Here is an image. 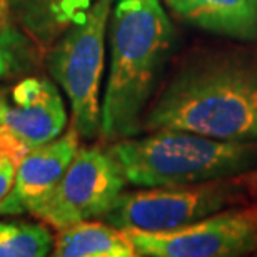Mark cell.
Here are the masks:
<instances>
[{"mask_svg": "<svg viewBox=\"0 0 257 257\" xmlns=\"http://www.w3.org/2000/svg\"><path fill=\"white\" fill-rule=\"evenodd\" d=\"M142 128L257 142V57L220 52L182 65L146 112Z\"/></svg>", "mask_w": 257, "mask_h": 257, "instance_id": "6da1fadb", "label": "cell"}, {"mask_svg": "<svg viewBox=\"0 0 257 257\" xmlns=\"http://www.w3.org/2000/svg\"><path fill=\"white\" fill-rule=\"evenodd\" d=\"M176 29L162 0H114L110 67L100 109V136L109 142L142 131L149 100L172 57Z\"/></svg>", "mask_w": 257, "mask_h": 257, "instance_id": "7a4b0ae2", "label": "cell"}, {"mask_svg": "<svg viewBox=\"0 0 257 257\" xmlns=\"http://www.w3.org/2000/svg\"><path fill=\"white\" fill-rule=\"evenodd\" d=\"M109 151L119 161L127 182L139 187L232 179L257 167V142L220 141L179 128L120 139Z\"/></svg>", "mask_w": 257, "mask_h": 257, "instance_id": "3957f363", "label": "cell"}, {"mask_svg": "<svg viewBox=\"0 0 257 257\" xmlns=\"http://www.w3.org/2000/svg\"><path fill=\"white\" fill-rule=\"evenodd\" d=\"M112 2L97 0L55 40L47 55L50 75L70 102L72 127L84 139L100 134V82Z\"/></svg>", "mask_w": 257, "mask_h": 257, "instance_id": "277c9868", "label": "cell"}, {"mask_svg": "<svg viewBox=\"0 0 257 257\" xmlns=\"http://www.w3.org/2000/svg\"><path fill=\"white\" fill-rule=\"evenodd\" d=\"M240 200L237 186L227 179L187 186L146 187L120 194L104 217L119 229L164 232L186 227Z\"/></svg>", "mask_w": 257, "mask_h": 257, "instance_id": "5b68a950", "label": "cell"}, {"mask_svg": "<svg viewBox=\"0 0 257 257\" xmlns=\"http://www.w3.org/2000/svg\"><path fill=\"white\" fill-rule=\"evenodd\" d=\"M125 184V174L110 151L79 147L54 191L30 214L57 229L104 217Z\"/></svg>", "mask_w": 257, "mask_h": 257, "instance_id": "8992f818", "label": "cell"}, {"mask_svg": "<svg viewBox=\"0 0 257 257\" xmlns=\"http://www.w3.org/2000/svg\"><path fill=\"white\" fill-rule=\"evenodd\" d=\"M146 257H237L257 250V207H227L186 227L149 232L122 229Z\"/></svg>", "mask_w": 257, "mask_h": 257, "instance_id": "52a82bcc", "label": "cell"}, {"mask_svg": "<svg viewBox=\"0 0 257 257\" xmlns=\"http://www.w3.org/2000/svg\"><path fill=\"white\" fill-rule=\"evenodd\" d=\"M0 125L20 137L30 149L60 137L67 112L57 87L47 79L29 77L0 95Z\"/></svg>", "mask_w": 257, "mask_h": 257, "instance_id": "ba28073f", "label": "cell"}, {"mask_svg": "<svg viewBox=\"0 0 257 257\" xmlns=\"http://www.w3.org/2000/svg\"><path fill=\"white\" fill-rule=\"evenodd\" d=\"M79 137V132L70 127L55 141L30 149L19 162L14 187L0 204V214L32 212L64 176L72 157L80 147Z\"/></svg>", "mask_w": 257, "mask_h": 257, "instance_id": "9c48e42d", "label": "cell"}, {"mask_svg": "<svg viewBox=\"0 0 257 257\" xmlns=\"http://www.w3.org/2000/svg\"><path fill=\"white\" fill-rule=\"evenodd\" d=\"M186 24L222 37L257 42V0H166Z\"/></svg>", "mask_w": 257, "mask_h": 257, "instance_id": "30bf717a", "label": "cell"}, {"mask_svg": "<svg viewBox=\"0 0 257 257\" xmlns=\"http://www.w3.org/2000/svg\"><path fill=\"white\" fill-rule=\"evenodd\" d=\"M97 0H7L9 17L40 49H50Z\"/></svg>", "mask_w": 257, "mask_h": 257, "instance_id": "8fae6325", "label": "cell"}, {"mask_svg": "<svg viewBox=\"0 0 257 257\" xmlns=\"http://www.w3.org/2000/svg\"><path fill=\"white\" fill-rule=\"evenodd\" d=\"M57 257H134L136 247L125 232L110 224L84 220L59 229L54 239Z\"/></svg>", "mask_w": 257, "mask_h": 257, "instance_id": "7c38bea8", "label": "cell"}, {"mask_svg": "<svg viewBox=\"0 0 257 257\" xmlns=\"http://www.w3.org/2000/svg\"><path fill=\"white\" fill-rule=\"evenodd\" d=\"M54 249L45 225L0 220V257H44Z\"/></svg>", "mask_w": 257, "mask_h": 257, "instance_id": "4fadbf2b", "label": "cell"}, {"mask_svg": "<svg viewBox=\"0 0 257 257\" xmlns=\"http://www.w3.org/2000/svg\"><path fill=\"white\" fill-rule=\"evenodd\" d=\"M30 151V147L22 139L17 137L12 131H9L5 125H0V162L9 159L15 166L25 157V154Z\"/></svg>", "mask_w": 257, "mask_h": 257, "instance_id": "5bb4252c", "label": "cell"}, {"mask_svg": "<svg viewBox=\"0 0 257 257\" xmlns=\"http://www.w3.org/2000/svg\"><path fill=\"white\" fill-rule=\"evenodd\" d=\"M15 172H17V166L12 161L5 159V161L0 162V204L12 191L15 182Z\"/></svg>", "mask_w": 257, "mask_h": 257, "instance_id": "9a60e30c", "label": "cell"}, {"mask_svg": "<svg viewBox=\"0 0 257 257\" xmlns=\"http://www.w3.org/2000/svg\"><path fill=\"white\" fill-rule=\"evenodd\" d=\"M242 184H245V186L257 195V167H254L252 171H249L245 179L242 177Z\"/></svg>", "mask_w": 257, "mask_h": 257, "instance_id": "2e32d148", "label": "cell"}, {"mask_svg": "<svg viewBox=\"0 0 257 257\" xmlns=\"http://www.w3.org/2000/svg\"><path fill=\"white\" fill-rule=\"evenodd\" d=\"M4 20H10L9 9H7V0H0V22H4Z\"/></svg>", "mask_w": 257, "mask_h": 257, "instance_id": "e0dca14e", "label": "cell"}, {"mask_svg": "<svg viewBox=\"0 0 257 257\" xmlns=\"http://www.w3.org/2000/svg\"><path fill=\"white\" fill-rule=\"evenodd\" d=\"M0 95H2V92H0Z\"/></svg>", "mask_w": 257, "mask_h": 257, "instance_id": "ac0fdd59", "label": "cell"}]
</instances>
